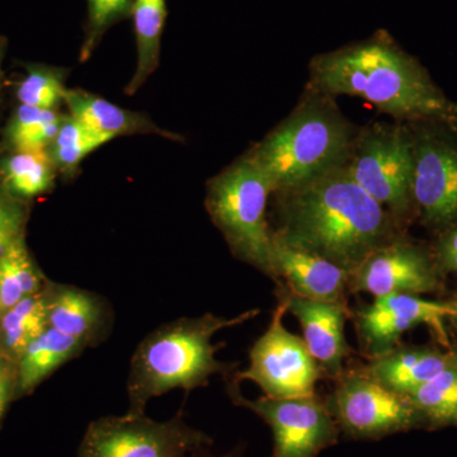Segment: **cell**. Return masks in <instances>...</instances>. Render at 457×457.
<instances>
[{
    "label": "cell",
    "mask_w": 457,
    "mask_h": 457,
    "mask_svg": "<svg viewBox=\"0 0 457 457\" xmlns=\"http://www.w3.org/2000/svg\"><path fill=\"white\" fill-rule=\"evenodd\" d=\"M167 14L165 0H135L132 4L130 17L134 21L137 62L125 88L128 96L137 95L158 69Z\"/></svg>",
    "instance_id": "19"
},
{
    "label": "cell",
    "mask_w": 457,
    "mask_h": 457,
    "mask_svg": "<svg viewBox=\"0 0 457 457\" xmlns=\"http://www.w3.org/2000/svg\"><path fill=\"white\" fill-rule=\"evenodd\" d=\"M86 347H88L86 342L47 328L18 360V387L23 393L31 392L55 370L82 353Z\"/></svg>",
    "instance_id": "20"
},
{
    "label": "cell",
    "mask_w": 457,
    "mask_h": 457,
    "mask_svg": "<svg viewBox=\"0 0 457 457\" xmlns=\"http://www.w3.org/2000/svg\"><path fill=\"white\" fill-rule=\"evenodd\" d=\"M258 312L255 309L234 318L213 314L182 318L147 336L132 356L128 414H144L150 399L170 390L188 393L206 386L212 375H227L233 365L216 360V352L221 345H213L212 337L222 329L251 320Z\"/></svg>",
    "instance_id": "3"
},
{
    "label": "cell",
    "mask_w": 457,
    "mask_h": 457,
    "mask_svg": "<svg viewBox=\"0 0 457 457\" xmlns=\"http://www.w3.org/2000/svg\"><path fill=\"white\" fill-rule=\"evenodd\" d=\"M57 170L47 150H8L0 158V186L20 200H31L49 194L56 182Z\"/></svg>",
    "instance_id": "21"
},
{
    "label": "cell",
    "mask_w": 457,
    "mask_h": 457,
    "mask_svg": "<svg viewBox=\"0 0 457 457\" xmlns=\"http://www.w3.org/2000/svg\"><path fill=\"white\" fill-rule=\"evenodd\" d=\"M352 146V131L341 114L321 102H308L248 154L269 177L273 192H279L342 167Z\"/></svg>",
    "instance_id": "4"
},
{
    "label": "cell",
    "mask_w": 457,
    "mask_h": 457,
    "mask_svg": "<svg viewBox=\"0 0 457 457\" xmlns=\"http://www.w3.org/2000/svg\"><path fill=\"white\" fill-rule=\"evenodd\" d=\"M413 201L429 227L457 225V141L436 129L411 134Z\"/></svg>",
    "instance_id": "11"
},
{
    "label": "cell",
    "mask_w": 457,
    "mask_h": 457,
    "mask_svg": "<svg viewBox=\"0 0 457 457\" xmlns=\"http://www.w3.org/2000/svg\"><path fill=\"white\" fill-rule=\"evenodd\" d=\"M22 203L0 186V260L23 236L27 212Z\"/></svg>",
    "instance_id": "29"
},
{
    "label": "cell",
    "mask_w": 457,
    "mask_h": 457,
    "mask_svg": "<svg viewBox=\"0 0 457 457\" xmlns=\"http://www.w3.org/2000/svg\"><path fill=\"white\" fill-rule=\"evenodd\" d=\"M453 303L431 302L418 295L396 294L375 297V302L357 314L361 343L372 357L398 345L411 328L425 324L444 347H450L447 319L453 318Z\"/></svg>",
    "instance_id": "12"
},
{
    "label": "cell",
    "mask_w": 457,
    "mask_h": 457,
    "mask_svg": "<svg viewBox=\"0 0 457 457\" xmlns=\"http://www.w3.org/2000/svg\"><path fill=\"white\" fill-rule=\"evenodd\" d=\"M44 288L41 272L27 249L25 236L18 237L0 260V317L21 300L41 293Z\"/></svg>",
    "instance_id": "24"
},
{
    "label": "cell",
    "mask_w": 457,
    "mask_h": 457,
    "mask_svg": "<svg viewBox=\"0 0 457 457\" xmlns=\"http://www.w3.org/2000/svg\"><path fill=\"white\" fill-rule=\"evenodd\" d=\"M453 309H455V312H453V318H451V320L453 321V324H455V327L457 328V297L453 302Z\"/></svg>",
    "instance_id": "33"
},
{
    "label": "cell",
    "mask_w": 457,
    "mask_h": 457,
    "mask_svg": "<svg viewBox=\"0 0 457 457\" xmlns=\"http://www.w3.org/2000/svg\"><path fill=\"white\" fill-rule=\"evenodd\" d=\"M451 359L453 353L432 348L394 347L372 357L365 371L386 389L405 396L444 371Z\"/></svg>",
    "instance_id": "18"
},
{
    "label": "cell",
    "mask_w": 457,
    "mask_h": 457,
    "mask_svg": "<svg viewBox=\"0 0 457 457\" xmlns=\"http://www.w3.org/2000/svg\"><path fill=\"white\" fill-rule=\"evenodd\" d=\"M451 121L457 123V104H453V117H451Z\"/></svg>",
    "instance_id": "34"
},
{
    "label": "cell",
    "mask_w": 457,
    "mask_h": 457,
    "mask_svg": "<svg viewBox=\"0 0 457 457\" xmlns=\"http://www.w3.org/2000/svg\"><path fill=\"white\" fill-rule=\"evenodd\" d=\"M135 0H87V22L79 60L88 62L114 25L130 17Z\"/></svg>",
    "instance_id": "28"
},
{
    "label": "cell",
    "mask_w": 457,
    "mask_h": 457,
    "mask_svg": "<svg viewBox=\"0 0 457 457\" xmlns=\"http://www.w3.org/2000/svg\"><path fill=\"white\" fill-rule=\"evenodd\" d=\"M112 140L78 121L71 114L64 113L59 131L47 152L55 164L57 174L71 180L78 176L87 156Z\"/></svg>",
    "instance_id": "23"
},
{
    "label": "cell",
    "mask_w": 457,
    "mask_h": 457,
    "mask_svg": "<svg viewBox=\"0 0 457 457\" xmlns=\"http://www.w3.org/2000/svg\"><path fill=\"white\" fill-rule=\"evenodd\" d=\"M278 195L275 236L326 258L350 275L370 254L394 240V218L345 165Z\"/></svg>",
    "instance_id": "1"
},
{
    "label": "cell",
    "mask_w": 457,
    "mask_h": 457,
    "mask_svg": "<svg viewBox=\"0 0 457 457\" xmlns=\"http://www.w3.org/2000/svg\"><path fill=\"white\" fill-rule=\"evenodd\" d=\"M405 396L420 420L433 426L457 425V368L453 359L444 371Z\"/></svg>",
    "instance_id": "26"
},
{
    "label": "cell",
    "mask_w": 457,
    "mask_h": 457,
    "mask_svg": "<svg viewBox=\"0 0 457 457\" xmlns=\"http://www.w3.org/2000/svg\"><path fill=\"white\" fill-rule=\"evenodd\" d=\"M228 395L240 407L251 409L269 423L275 438L273 457H315L336 441V425L329 409L317 395L248 400L239 384H228Z\"/></svg>",
    "instance_id": "9"
},
{
    "label": "cell",
    "mask_w": 457,
    "mask_h": 457,
    "mask_svg": "<svg viewBox=\"0 0 457 457\" xmlns=\"http://www.w3.org/2000/svg\"><path fill=\"white\" fill-rule=\"evenodd\" d=\"M272 192L269 177L246 153L209 180L204 198L233 254L270 278L272 231L266 215Z\"/></svg>",
    "instance_id": "5"
},
{
    "label": "cell",
    "mask_w": 457,
    "mask_h": 457,
    "mask_svg": "<svg viewBox=\"0 0 457 457\" xmlns=\"http://www.w3.org/2000/svg\"><path fill=\"white\" fill-rule=\"evenodd\" d=\"M352 290L375 297L432 293L440 286L437 266L423 249L394 239L369 255L351 275Z\"/></svg>",
    "instance_id": "13"
},
{
    "label": "cell",
    "mask_w": 457,
    "mask_h": 457,
    "mask_svg": "<svg viewBox=\"0 0 457 457\" xmlns=\"http://www.w3.org/2000/svg\"><path fill=\"white\" fill-rule=\"evenodd\" d=\"M453 363H455L456 368H457V353H453Z\"/></svg>",
    "instance_id": "35"
},
{
    "label": "cell",
    "mask_w": 457,
    "mask_h": 457,
    "mask_svg": "<svg viewBox=\"0 0 457 457\" xmlns=\"http://www.w3.org/2000/svg\"><path fill=\"white\" fill-rule=\"evenodd\" d=\"M436 263L447 272L457 273V225L441 237L436 248Z\"/></svg>",
    "instance_id": "30"
},
{
    "label": "cell",
    "mask_w": 457,
    "mask_h": 457,
    "mask_svg": "<svg viewBox=\"0 0 457 457\" xmlns=\"http://www.w3.org/2000/svg\"><path fill=\"white\" fill-rule=\"evenodd\" d=\"M64 113L20 104L5 129L8 150L40 152L47 150L55 139Z\"/></svg>",
    "instance_id": "25"
},
{
    "label": "cell",
    "mask_w": 457,
    "mask_h": 457,
    "mask_svg": "<svg viewBox=\"0 0 457 457\" xmlns=\"http://www.w3.org/2000/svg\"><path fill=\"white\" fill-rule=\"evenodd\" d=\"M64 104L71 117L113 140L131 135H156L171 141L183 140L180 135L159 128L146 114L126 110L84 89L68 88Z\"/></svg>",
    "instance_id": "17"
},
{
    "label": "cell",
    "mask_w": 457,
    "mask_h": 457,
    "mask_svg": "<svg viewBox=\"0 0 457 457\" xmlns=\"http://www.w3.org/2000/svg\"><path fill=\"white\" fill-rule=\"evenodd\" d=\"M44 290L21 300L0 317V345L12 359L20 360L26 348L49 328Z\"/></svg>",
    "instance_id": "22"
},
{
    "label": "cell",
    "mask_w": 457,
    "mask_h": 457,
    "mask_svg": "<svg viewBox=\"0 0 457 457\" xmlns=\"http://www.w3.org/2000/svg\"><path fill=\"white\" fill-rule=\"evenodd\" d=\"M361 188L394 219H404L414 206L413 145L403 128H375L353 143L345 164Z\"/></svg>",
    "instance_id": "6"
},
{
    "label": "cell",
    "mask_w": 457,
    "mask_h": 457,
    "mask_svg": "<svg viewBox=\"0 0 457 457\" xmlns=\"http://www.w3.org/2000/svg\"><path fill=\"white\" fill-rule=\"evenodd\" d=\"M3 55H4V40H3L2 37H0V92H2V62H3Z\"/></svg>",
    "instance_id": "32"
},
{
    "label": "cell",
    "mask_w": 457,
    "mask_h": 457,
    "mask_svg": "<svg viewBox=\"0 0 457 457\" xmlns=\"http://www.w3.org/2000/svg\"><path fill=\"white\" fill-rule=\"evenodd\" d=\"M287 312V294L282 290L273 312L269 329L257 339L249 352V368L233 375L237 384L253 381L264 396L276 399L303 398L315 395V385L321 369L312 359L303 338L284 326Z\"/></svg>",
    "instance_id": "7"
},
{
    "label": "cell",
    "mask_w": 457,
    "mask_h": 457,
    "mask_svg": "<svg viewBox=\"0 0 457 457\" xmlns=\"http://www.w3.org/2000/svg\"><path fill=\"white\" fill-rule=\"evenodd\" d=\"M11 372H9L7 365H4V363H3V361H0V418H2L3 413H4L5 408H7L9 398H11Z\"/></svg>",
    "instance_id": "31"
},
{
    "label": "cell",
    "mask_w": 457,
    "mask_h": 457,
    "mask_svg": "<svg viewBox=\"0 0 457 457\" xmlns=\"http://www.w3.org/2000/svg\"><path fill=\"white\" fill-rule=\"evenodd\" d=\"M286 290V288H285ZM287 294V312L299 320L303 339L321 371L341 378L351 348L345 341V303L315 302Z\"/></svg>",
    "instance_id": "15"
},
{
    "label": "cell",
    "mask_w": 457,
    "mask_h": 457,
    "mask_svg": "<svg viewBox=\"0 0 457 457\" xmlns=\"http://www.w3.org/2000/svg\"><path fill=\"white\" fill-rule=\"evenodd\" d=\"M50 328L92 345L107 326V305L98 295L71 285H47L44 290Z\"/></svg>",
    "instance_id": "16"
},
{
    "label": "cell",
    "mask_w": 457,
    "mask_h": 457,
    "mask_svg": "<svg viewBox=\"0 0 457 457\" xmlns=\"http://www.w3.org/2000/svg\"><path fill=\"white\" fill-rule=\"evenodd\" d=\"M328 409L354 437H378L420 422L407 396L386 389L366 371L342 375Z\"/></svg>",
    "instance_id": "10"
},
{
    "label": "cell",
    "mask_w": 457,
    "mask_h": 457,
    "mask_svg": "<svg viewBox=\"0 0 457 457\" xmlns=\"http://www.w3.org/2000/svg\"><path fill=\"white\" fill-rule=\"evenodd\" d=\"M206 441L180 417L155 422L144 414H126L93 422L84 436L80 457H187Z\"/></svg>",
    "instance_id": "8"
},
{
    "label": "cell",
    "mask_w": 457,
    "mask_h": 457,
    "mask_svg": "<svg viewBox=\"0 0 457 457\" xmlns=\"http://www.w3.org/2000/svg\"><path fill=\"white\" fill-rule=\"evenodd\" d=\"M312 74L319 90L363 98L399 119L451 121L453 117V104L387 33L315 57Z\"/></svg>",
    "instance_id": "2"
},
{
    "label": "cell",
    "mask_w": 457,
    "mask_h": 457,
    "mask_svg": "<svg viewBox=\"0 0 457 457\" xmlns=\"http://www.w3.org/2000/svg\"><path fill=\"white\" fill-rule=\"evenodd\" d=\"M65 69L49 65H29L18 83L16 97L20 104L44 110H59L66 95Z\"/></svg>",
    "instance_id": "27"
},
{
    "label": "cell",
    "mask_w": 457,
    "mask_h": 457,
    "mask_svg": "<svg viewBox=\"0 0 457 457\" xmlns=\"http://www.w3.org/2000/svg\"><path fill=\"white\" fill-rule=\"evenodd\" d=\"M270 278L284 279L286 290L295 296L315 302L345 303V286L351 275L311 252L303 251L279 239L272 233Z\"/></svg>",
    "instance_id": "14"
}]
</instances>
